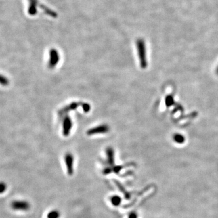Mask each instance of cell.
I'll list each match as a JSON object with an SVG mask.
<instances>
[{
  "mask_svg": "<svg viewBox=\"0 0 218 218\" xmlns=\"http://www.w3.org/2000/svg\"><path fill=\"white\" fill-rule=\"evenodd\" d=\"M7 189L6 183L4 182H0V194H2L5 192Z\"/></svg>",
  "mask_w": 218,
  "mask_h": 218,
  "instance_id": "ba28073f",
  "label": "cell"
},
{
  "mask_svg": "<svg viewBox=\"0 0 218 218\" xmlns=\"http://www.w3.org/2000/svg\"><path fill=\"white\" fill-rule=\"evenodd\" d=\"M110 202L112 205L114 206H118L121 202V199L118 196H114L110 198Z\"/></svg>",
  "mask_w": 218,
  "mask_h": 218,
  "instance_id": "5b68a950",
  "label": "cell"
},
{
  "mask_svg": "<svg viewBox=\"0 0 218 218\" xmlns=\"http://www.w3.org/2000/svg\"><path fill=\"white\" fill-rule=\"evenodd\" d=\"M138 50H139V60H140V64L142 68H145L147 66V60H146V51L144 49V43L140 41L138 43Z\"/></svg>",
  "mask_w": 218,
  "mask_h": 218,
  "instance_id": "7a4b0ae2",
  "label": "cell"
},
{
  "mask_svg": "<svg viewBox=\"0 0 218 218\" xmlns=\"http://www.w3.org/2000/svg\"><path fill=\"white\" fill-rule=\"evenodd\" d=\"M60 216V212L56 210H52L47 214V218H59Z\"/></svg>",
  "mask_w": 218,
  "mask_h": 218,
  "instance_id": "8992f818",
  "label": "cell"
},
{
  "mask_svg": "<svg viewBox=\"0 0 218 218\" xmlns=\"http://www.w3.org/2000/svg\"><path fill=\"white\" fill-rule=\"evenodd\" d=\"M129 218H137V215L136 213H131L129 215Z\"/></svg>",
  "mask_w": 218,
  "mask_h": 218,
  "instance_id": "30bf717a",
  "label": "cell"
},
{
  "mask_svg": "<svg viewBox=\"0 0 218 218\" xmlns=\"http://www.w3.org/2000/svg\"><path fill=\"white\" fill-rule=\"evenodd\" d=\"M35 0H30V6L28 10V12L30 14L33 15L35 14L36 12V8H35Z\"/></svg>",
  "mask_w": 218,
  "mask_h": 218,
  "instance_id": "52a82bcc",
  "label": "cell"
},
{
  "mask_svg": "<svg viewBox=\"0 0 218 218\" xmlns=\"http://www.w3.org/2000/svg\"><path fill=\"white\" fill-rule=\"evenodd\" d=\"M173 141L178 144H182L185 142V137L179 133H176L173 136Z\"/></svg>",
  "mask_w": 218,
  "mask_h": 218,
  "instance_id": "277c9868",
  "label": "cell"
},
{
  "mask_svg": "<svg viewBox=\"0 0 218 218\" xmlns=\"http://www.w3.org/2000/svg\"><path fill=\"white\" fill-rule=\"evenodd\" d=\"M216 73H217V74H218V67H217V68H216Z\"/></svg>",
  "mask_w": 218,
  "mask_h": 218,
  "instance_id": "8fae6325",
  "label": "cell"
},
{
  "mask_svg": "<svg viewBox=\"0 0 218 218\" xmlns=\"http://www.w3.org/2000/svg\"><path fill=\"white\" fill-rule=\"evenodd\" d=\"M11 207L14 210L27 211L30 209V205L26 200H14L11 203Z\"/></svg>",
  "mask_w": 218,
  "mask_h": 218,
  "instance_id": "6da1fadb",
  "label": "cell"
},
{
  "mask_svg": "<svg viewBox=\"0 0 218 218\" xmlns=\"http://www.w3.org/2000/svg\"><path fill=\"white\" fill-rule=\"evenodd\" d=\"M65 162L67 169V173L69 175L73 173V156L71 154H67L65 156Z\"/></svg>",
  "mask_w": 218,
  "mask_h": 218,
  "instance_id": "3957f363",
  "label": "cell"
},
{
  "mask_svg": "<svg viewBox=\"0 0 218 218\" xmlns=\"http://www.w3.org/2000/svg\"><path fill=\"white\" fill-rule=\"evenodd\" d=\"M0 84L3 85H7L9 84L8 79L0 74Z\"/></svg>",
  "mask_w": 218,
  "mask_h": 218,
  "instance_id": "9c48e42d",
  "label": "cell"
}]
</instances>
